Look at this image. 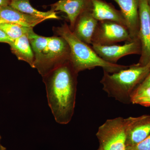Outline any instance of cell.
Masks as SVG:
<instances>
[{
  "label": "cell",
  "mask_w": 150,
  "mask_h": 150,
  "mask_svg": "<svg viewBox=\"0 0 150 150\" xmlns=\"http://www.w3.org/2000/svg\"><path fill=\"white\" fill-rule=\"evenodd\" d=\"M131 101L133 104L146 107L150 106V86L137 88L131 95Z\"/></svg>",
  "instance_id": "d6986e66"
},
{
  "label": "cell",
  "mask_w": 150,
  "mask_h": 150,
  "mask_svg": "<svg viewBox=\"0 0 150 150\" xmlns=\"http://www.w3.org/2000/svg\"><path fill=\"white\" fill-rule=\"evenodd\" d=\"M123 41H133L126 26L114 22L98 21L93 36L92 44L110 46Z\"/></svg>",
  "instance_id": "5b68a950"
},
{
  "label": "cell",
  "mask_w": 150,
  "mask_h": 150,
  "mask_svg": "<svg viewBox=\"0 0 150 150\" xmlns=\"http://www.w3.org/2000/svg\"><path fill=\"white\" fill-rule=\"evenodd\" d=\"M54 30L59 36L64 38L69 46L70 63L77 73L101 67L103 71L109 74L118 72L129 66L111 64L105 62L100 57L88 44L78 38L70 29L68 25L65 23Z\"/></svg>",
  "instance_id": "7a4b0ae2"
},
{
  "label": "cell",
  "mask_w": 150,
  "mask_h": 150,
  "mask_svg": "<svg viewBox=\"0 0 150 150\" xmlns=\"http://www.w3.org/2000/svg\"><path fill=\"white\" fill-rule=\"evenodd\" d=\"M92 0H59L51 5V10L60 11L67 14L72 31L78 18L86 11L92 9Z\"/></svg>",
  "instance_id": "30bf717a"
},
{
  "label": "cell",
  "mask_w": 150,
  "mask_h": 150,
  "mask_svg": "<svg viewBox=\"0 0 150 150\" xmlns=\"http://www.w3.org/2000/svg\"><path fill=\"white\" fill-rule=\"evenodd\" d=\"M121 8L126 23V26L132 40H139L140 22L139 6L140 0H112Z\"/></svg>",
  "instance_id": "8fae6325"
},
{
  "label": "cell",
  "mask_w": 150,
  "mask_h": 150,
  "mask_svg": "<svg viewBox=\"0 0 150 150\" xmlns=\"http://www.w3.org/2000/svg\"><path fill=\"white\" fill-rule=\"evenodd\" d=\"M97 150H104L103 149V148L100 147V146H99V147L98 148V149Z\"/></svg>",
  "instance_id": "4316f807"
},
{
  "label": "cell",
  "mask_w": 150,
  "mask_h": 150,
  "mask_svg": "<svg viewBox=\"0 0 150 150\" xmlns=\"http://www.w3.org/2000/svg\"><path fill=\"white\" fill-rule=\"evenodd\" d=\"M10 6L21 12L37 17L45 18L46 20L60 18L56 14V12L52 10L47 12H43L34 8L30 5V0H11Z\"/></svg>",
  "instance_id": "e0dca14e"
},
{
  "label": "cell",
  "mask_w": 150,
  "mask_h": 150,
  "mask_svg": "<svg viewBox=\"0 0 150 150\" xmlns=\"http://www.w3.org/2000/svg\"><path fill=\"white\" fill-rule=\"evenodd\" d=\"M150 62L145 66L138 64L110 74L103 71L100 83L110 97L123 104L131 103V95L149 74Z\"/></svg>",
  "instance_id": "3957f363"
},
{
  "label": "cell",
  "mask_w": 150,
  "mask_h": 150,
  "mask_svg": "<svg viewBox=\"0 0 150 150\" xmlns=\"http://www.w3.org/2000/svg\"><path fill=\"white\" fill-rule=\"evenodd\" d=\"M126 147L138 144L150 135V115L126 118Z\"/></svg>",
  "instance_id": "9c48e42d"
},
{
  "label": "cell",
  "mask_w": 150,
  "mask_h": 150,
  "mask_svg": "<svg viewBox=\"0 0 150 150\" xmlns=\"http://www.w3.org/2000/svg\"><path fill=\"white\" fill-rule=\"evenodd\" d=\"M0 18L8 23L32 28L46 20L23 13L10 5L0 6Z\"/></svg>",
  "instance_id": "5bb4252c"
},
{
  "label": "cell",
  "mask_w": 150,
  "mask_h": 150,
  "mask_svg": "<svg viewBox=\"0 0 150 150\" xmlns=\"http://www.w3.org/2000/svg\"><path fill=\"white\" fill-rule=\"evenodd\" d=\"M1 135H0V142H1Z\"/></svg>",
  "instance_id": "83f0119b"
},
{
  "label": "cell",
  "mask_w": 150,
  "mask_h": 150,
  "mask_svg": "<svg viewBox=\"0 0 150 150\" xmlns=\"http://www.w3.org/2000/svg\"><path fill=\"white\" fill-rule=\"evenodd\" d=\"M8 23V22L7 21H6L4 20L3 19L1 18H0V24H1V23Z\"/></svg>",
  "instance_id": "cb8c5ba5"
},
{
  "label": "cell",
  "mask_w": 150,
  "mask_h": 150,
  "mask_svg": "<svg viewBox=\"0 0 150 150\" xmlns=\"http://www.w3.org/2000/svg\"><path fill=\"white\" fill-rule=\"evenodd\" d=\"M149 86H150V71L144 80L137 87L144 88Z\"/></svg>",
  "instance_id": "7402d4cb"
},
{
  "label": "cell",
  "mask_w": 150,
  "mask_h": 150,
  "mask_svg": "<svg viewBox=\"0 0 150 150\" xmlns=\"http://www.w3.org/2000/svg\"><path fill=\"white\" fill-rule=\"evenodd\" d=\"M92 13L98 21H110L126 26L125 19L121 10H118L105 0H92Z\"/></svg>",
  "instance_id": "4fadbf2b"
},
{
  "label": "cell",
  "mask_w": 150,
  "mask_h": 150,
  "mask_svg": "<svg viewBox=\"0 0 150 150\" xmlns=\"http://www.w3.org/2000/svg\"><path fill=\"white\" fill-rule=\"evenodd\" d=\"M78 74L68 61L43 76L48 104L59 124H68L74 115Z\"/></svg>",
  "instance_id": "6da1fadb"
},
{
  "label": "cell",
  "mask_w": 150,
  "mask_h": 150,
  "mask_svg": "<svg viewBox=\"0 0 150 150\" xmlns=\"http://www.w3.org/2000/svg\"><path fill=\"white\" fill-rule=\"evenodd\" d=\"M0 150H7V149L5 147L0 144Z\"/></svg>",
  "instance_id": "d4e9b609"
},
{
  "label": "cell",
  "mask_w": 150,
  "mask_h": 150,
  "mask_svg": "<svg viewBox=\"0 0 150 150\" xmlns=\"http://www.w3.org/2000/svg\"><path fill=\"white\" fill-rule=\"evenodd\" d=\"M32 28L22 26L20 25L11 23H5L0 24V29L1 30L13 40L28 35L30 30Z\"/></svg>",
  "instance_id": "ac0fdd59"
},
{
  "label": "cell",
  "mask_w": 150,
  "mask_h": 150,
  "mask_svg": "<svg viewBox=\"0 0 150 150\" xmlns=\"http://www.w3.org/2000/svg\"><path fill=\"white\" fill-rule=\"evenodd\" d=\"M139 17V38L141 45V53L138 64L145 66L150 62V11L147 0L140 1Z\"/></svg>",
  "instance_id": "ba28073f"
},
{
  "label": "cell",
  "mask_w": 150,
  "mask_h": 150,
  "mask_svg": "<svg viewBox=\"0 0 150 150\" xmlns=\"http://www.w3.org/2000/svg\"><path fill=\"white\" fill-rule=\"evenodd\" d=\"M11 0H0V6L10 5Z\"/></svg>",
  "instance_id": "603a6c76"
},
{
  "label": "cell",
  "mask_w": 150,
  "mask_h": 150,
  "mask_svg": "<svg viewBox=\"0 0 150 150\" xmlns=\"http://www.w3.org/2000/svg\"><path fill=\"white\" fill-rule=\"evenodd\" d=\"M9 45L12 52L19 60L27 62L33 68L35 58L27 35L17 38Z\"/></svg>",
  "instance_id": "2e32d148"
},
{
  "label": "cell",
  "mask_w": 150,
  "mask_h": 150,
  "mask_svg": "<svg viewBox=\"0 0 150 150\" xmlns=\"http://www.w3.org/2000/svg\"><path fill=\"white\" fill-rule=\"evenodd\" d=\"M126 150H150V135L137 144L126 147Z\"/></svg>",
  "instance_id": "ffe728a7"
},
{
  "label": "cell",
  "mask_w": 150,
  "mask_h": 150,
  "mask_svg": "<svg viewBox=\"0 0 150 150\" xmlns=\"http://www.w3.org/2000/svg\"><path fill=\"white\" fill-rule=\"evenodd\" d=\"M126 118L108 119L98 128L96 136L104 150H126Z\"/></svg>",
  "instance_id": "277c9868"
},
{
  "label": "cell",
  "mask_w": 150,
  "mask_h": 150,
  "mask_svg": "<svg viewBox=\"0 0 150 150\" xmlns=\"http://www.w3.org/2000/svg\"><path fill=\"white\" fill-rule=\"evenodd\" d=\"M148 5H149V8L150 11V0H147Z\"/></svg>",
  "instance_id": "484cf974"
},
{
  "label": "cell",
  "mask_w": 150,
  "mask_h": 150,
  "mask_svg": "<svg viewBox=\"0 0 150 150\" xmlns=\"http://www.w3.org/2000/svg\"><path fill=\"white\" fill-rule=\"evenodd\" d=\"M13 40L9 37L5 33L0 29V42L8 43L10 44L12 43Z\"/></svg>",
  "instance_id": "44dd1931"
},
{
  "label": "cell",
  "mask_w": 150,
  "mask_h": 150,
  "mask_svg": "<svg viewBox=\"0 0 150 150\" xmlns=\"http://www.w3.org/2000/svg\"><path fill=\"white\" fill-rule=\"evenodd\" d=\"M70 49L67 41L59 36L48 37L47 49L43 66L39 73L42 76L69 60Z\"/></svg>",
  "instance_id": "8992f818"
},
{
  "label": "cell",
  "mask_w": 150,
  "mask_h": 150,
  "mask_svg": "<svg viewBox=\"0 0 150 150\" xmlns=\"http://www.w3.org/2000/svg\"><path fill=\"white\" fill-rule=\"evenodd\" d=\"M98 21L94 18L92 10L86 11L78 18L72 32L79 40L92 44L93 36Z\"/></svg>",
  "instance_id": "7c38bea8"
},
{
  "label": "cell",
  "mask_w": 150,
  "mask_h": 150,
  "mask_svg": "<svg viewBox=\"0 0 150 150\" xmlns=\"http://www.w3.org/2000/svg\"><path fill=\"white\" fill-rule=\"evenodd\" d=\"M92 48L100 57L105 62L111 64L116 63L121 58L131 54H141L140 40L126 42L124 45L103 46L92 44Z\"/></svg>",
  "instance_id": "52a82bcc"
},
{
  "label": "cell",
  "mask_w": 150,
  "mask_h": 150,
  "mask_svg": "<svg viewBox=\"0 0 150 150\" xmlns=\"http://www.w3.org/2000/svg\"><path fill=\"white\" fill-rule=\"evenodd\" d=\"M28 37L35 58L33 68L37 69L39 72L44 62L48 45V37L38 35L33 31V28L30 30Z\"/></svg>",
  "instance_id": "9a60e30c"
}]
</instances>
